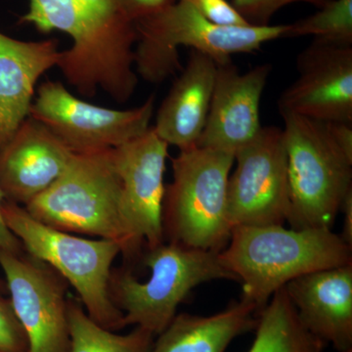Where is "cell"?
<instances>
[{
  "mask_svg": "<svg viewBox=\"0 0 352 352\" xmlns=\"http://www.w3.org/2000/svg\"><path fill=\"white\" fill-rule=\"evenodd\" d=\"M21 18L41 32H63L73 39L57 67L82 96L103 90L119 103L131 98L138 85L134 66L135 21L124 0H29Z\"/></svg>",
  "mask_w": 352,
  "mask_h": 352,
  "instance_id": "1",
  "label": "cell"
},
{
  "mask_svg": "<svg viewBox=\"0 0 352 352\" xmlns=\"http://www.w3.org/2000/svg\"><path fill=\"white\" fill-rule=\"evenodd\" d=\"M219 256L242 284L243 300L256 305L259 314L292 280L352 263V248L332 229L242 226L233 227Z\"/></svg>",
  "mask_w": 352,
  "mask_h": 352,
  "instance_id": "2",
  "label": "cell"
},
{
  "mask_svg": "<svg viewBox=\"0 0 352 352\" xmlns=\"http://www.w3.org/2000/svg\"><path fill=\"white\" fill-rule=\"evenodd\" d=\"M135 25L136 74L155 85L182 69L179 46L204 53L222 65L232 62L233 55L256 52L264 43L283 38L287 29V25H217L184 0L135 21Z\"/></svg>",
  "mask_w": 352,
  "mask_h": 352,
  "instance_id": "3",
  "label": "cell"
},
{
  "mask_svg": "<svg viewBox=\"0 0 352 352\" xmlns=\"http://www.w3.org/2000/svg\"><path fill=\"white\" fill-rule=\"evenodd\" d=\"M140 256L150 270L149 278L139 281L127 266L113 268L110 296L124 314L126 327L143 328L155 337L170 325L180 303L197 286L212 280L237 281L219 252L164 241Z\"/></svg>",
  "mask_w": 352,
  "mask_h": 352,
  "instance_id": "4",
  "label": "cell"
},
{
  "mask_svg": "<svg viewBox=\"0 0 352 352\" xmlns=\"http://www.w3.org/2000/svg\"><path fill=\"white\" fill-rule=\"evenodd\" d=\"M1 212L25 251L50 265L75 289L92 320L113 332L126 328L124 314L110 296L113 261L122 254L117 242L87 239L53 228L11 201H3Z\"/></svg>",
  "mask_w": 352,
  "mask_h": 352,
  "instance_id": "5",
  "label": "cell"
},
{
  "mask_svg": "<svg viewBox=\"0 0 352 352\" xmlns=\"http://www.w3.org/2000/svg\"><path fill=\"white\" fill-rule=\"evenodd\" d=\"M232 153L195 147L171 160L173 182L166 186L163 229L166 242L220 252L230 240L227 185Z\"/></svg>",
  "mask_w": 352,
  "mask_h": 352,
  "instance_id": "6",
  "label": "cell"
},
{
  "mask_svg": "<svg viewBox=\"0 0 352 352\" xmlns=\"http://www.w3.org/2000/svg\"><path fill=\"white\" fill-rule=\"evenodd\" d=\"M120 191L113 149L73 153L56 182L24 208L53 228L115 241L126 259L129 243L120 214Z\"/></svg>",
  "mask_w": 352,
  "mask_h": 352,
  "instance_id": "7",
  "label": "cell"
},
{
  "mask_svg": "<svg viewBox=\"0 0 352 352\" xmlns=\"http://www.w3.org/2000/svg\"><path fill=\"white\" fill-rule=\"evenodd\" d=\"M288 160L289 214L293 229H332L352 191V159L333 141L327 124L282 115Z\"/></svg>",
  "mask_w": 352,
  "mask_h": 352,
  "instance_id": "8",
  "label": "cell"
},
{
  "mask_svg": "<svg viewBox=\"0 0 352 352\" xmlns=\"http://www.w3.org/2000/svg\"><path fill=\"white\" fill-rule=\"evenodd\" d=\"M155 96L138 107L117 110L94 105L67 89L63 83L46 80L38 88L30 117L41 122L76 154L119 147L149 131Z\"/></svg>",
  "mask_w": 352,
  "mask_h": 352,
  "instance_id": "9",
  "label": "cell"
},
{
  "mask_svg": "<svg viewBox=\"0 0 352 352\" xmlns=\"http://www.w3.org/2000/svg\"><path fill=\"white\" fill-rule=\"evenodd\" d=\"M227 185L231 227L283 226L289 214L288 160L283 129L263 126L235 153Z\"/></svg>",
  "mask_w": 352,
  "mask_h": 352,
  "instance_id": "10",
  "label": "cell"
},
{
  "mask_svg": "<svg viewBox=\"0 0 352 352\" xmlns=\"http://www.w3.org/2000/svg\"><path fill=\"white\" fill-rule=\"evenodd\" d=\"M0 267L29 352H69L68 282L25 250L0 252Z\"/></svg>",
  "mask_w": 352,
  "mask_h": 352,
  "instance_id": "11",
  "label": "cell"
},
{
  "mask_svg": "<svg viewBox=\"0 0 352 352\" xmlns=\"http://www.w3.org/2000/svg\"><path fill=\"white\" fill-rule=\"evenodd\" d=\"M168 145L153 127L126 144L113 148V159L122 183L120 214L129 243L126 259L164 242V183Z\"/></svg>",
  "mask_w": 352,
  "mask_h": 352,
  "instance_id": "12",
  "label": "cell"
},
{
  "mask_svg": "<svg viewBox=\"0 0 352 352\" xmlns=\"http://www.w3.org/2000/svg\"><path fill=\"white\" fill-rule=\"evenodd\" d=\"M298 78L278 99L282 115L352 124V45L315 41L298 54Z\"/></svg>",
  "mask_w": 352,
  "mask_h": 352,
  "instance_id": "13",
  "label": "cell"
},
{
  "mask_svg": "<svg viewBox=\"0 0 352 352\" xmlns=\"http://www.w3.org/2000/svg\"><path fill=\"white\" fill-rule=\"evenodd\" d=\"M272 67L258 65L241 73L230 63L217 65L207 122L197 147L235 153L263 129L259 107Z\"/></svg>",
  "mask_w": 352,
  "mask_h": 352,
  "instance_id": "14",
  "label": "cell"
},
{
  "mask_svg": "<svg viewBox=\"0 0 352 352\" xmlns=\"http://www.w3.org/2000/svg\"><path fill=\"white\" fill-rule=\"evenodd\" d=\"M72 155L47 127L29 116L0 150L4 200L27 207L56 182Z\"/></svg>",
  "mask_w": 352,
  "mask_h": 352,
  "instance_id": "15",
  "label": "cell"
},
{
  "mask_svg": "<svg viewBox=\"0 0 352 352\" xmlns=\"http://www.w3.org/2000/svg\"><path fill=\"white\" fill-rule=\"evenodd\" d=\"M284 288L312 335L338 352H352V263L308 273Z\"/></svg>",
  "mask_w": 352,
  "mask_h": 352,
  "instance_id": "16",
  "label": "cell"
},
{
  "mask_svg": "<svg viewBox=\"0 0 352 352\" xmlns=\"http://www.w3.org/2000/svg\"><path fill=\"white\" fill-rule=\"evenodd\" d=\"M217 64L212 58L191 50L186 66L160 106L152 126L157 136L179 151L197 147L207 122Z\"/></svg>",
  "mask_w": 352,
  "mask_h": 352,
  "instance_id": "17",
  "label": "cell"
},
{
  "mask_svg": "<svg viewBox=\"0 0 352 352\" xmlns=\"http://www.w3.org/2000/svg\"><path fill=\"white\" fill-rule=\"evenodd\" d=\"M54 39L22 41L0 32V150L30 115L36 83L57 67Z\"/></svg>",
  "mask_w": 352,
  "mask_h": 352,
  "instance_id": "18",
  "label": "cell"
},
{
  "mask_svg": "<svg viewBox=\"0 0 352 352\" xmlns=\"http://www.w3.org/2000/svg\"><path fill=\"white\" fill-rule=\"evenodd\" d=\"M258 323V308L243 298L212 316L176 314L150 352H226L235 338L256 330Z\"/></svg>",
  "mask_w": 352,
  "mask_h": 352,
  "instance_id": "19",
  "label": "cell"
},
{
  "mask_svg": "<svg viewBox=\"0 0 352 352\" xmlns=\"http://www.w3.org/2000/svg\"><path fill=\"white\" fill-rule=\"evenodd\" d=\"M249 352H322L327 344L302 325L286 289H278L258 314Z\"/></svg>",
  "mask_w": 352,
  "mask_h": 352,
  "instance_id": "20",
  "label": "cell"
},
{
  "mask_svg": "<svg viewBox=\"0 0 352 352\" xmlns=\"http://www.w3.org/2000/svg\"><path fill=\"white\" fill-rule=\"evenodd\" d=\"M68 314L69 352H150L156 338L140 327L124 335L102 327L88 316L78 300L69 298Z\"/></svg>",
  "mask_w": 352,
  "mask_h": 352,
  "instance_id": "21",
  "label": "cell"
},
{
  "mask_svg": "<svg viewBox=\"0 0 352 352\" xmlns=\"http://www.w3.org/2000/svg\"><path fill=\"white\" fill-rule=\"evenodd\" d=\"M305 36L322 43L352 45V0H332L311 16L287 25L283 38Z\"/></svg>",
  "mask_w": 352,
  "mask_h": 352,
  "instance_id": "22",
  "label": "cell"
},
{
  "mask_svg": "<svg viewBox=\"0 0 352 352\" xmlns=\"http://www.w3.org/2000/svg\"><path fill=\"white\" fill-rule=\"evenodd\" d=\"M332 0H230L236 10L252 25H270L274 14L296 2H305L321 8Z\"/></svg>",
  "mask_w": 352,
  "mask_h": 352,
  "instance_id": "23",
  "label": "cell"
},
{
  "mask_svg": "<svg viewBox=\"0 0 352 352\" xmlns=\"http://www.w3.org/2000/svg\"><path fill=\"white\" fill-rule=\"evenodd\" d=\"M0 352H29L27 337L10 300L0 295Z\"/></svg>",
  "mask_w": 352,
  "mask_h": 352,
  "instance_id": "24",
  "label": "cell"
},
{
  "mask_svg": "<svg viewBox=\"0 0 352 352\" xmlns=\"http://www.w3.org/2000/svg\"><path fill=\"white\" fill-rule=\"evenodd\" d=\"M184 1L189 2L204 17L214 24L228 25V27L249 25L247 21L228 0H184Z\"/></svg>",
  "mask_w": 352,
  "mask_h": 352,
  "instance_id": "25",
  "label": "cell"
},
{
  "mask_svg": "<svg viewBox=\"0 0 352 352\" xmlns=\"http://www.w3.org/2000/svg\"><path fill=\"white\" fill-rule=\"evenodd\" d=\"M175 1L177 0H124L127 11L134 21L152 15Z\"/></svg>",
  "mask_w": 352,
  "mask_h": 352,
  "instance_id": "26",
  "label": "cell"
},
{
  "mask_svg": "<svg viewBox=\"0 0 352 352\" xmlns=\"http://www.w3.org/2000/svg\"><path fill=\"white\" fill-rule=\"evenodd\" d=\"M329 132L337 145L347 157L352 159V124L326 122Z\"/></svg>",
  "mask_w": 352,
  "mask_h": 352,
  "instance_id": "27",
  "label": "cell"
},
{
  "mask_svg": "<svg viewBox=\"0 0 352 352\" xmlns=\"http://www.w3.org/2000/svg\"><path fill=\"white\" fill-rule=\"evenodd\" d=\"M4 198L0 191V252H22L24 251L19 239L6 226L2 217L1 207Z\"/></svg>",
  "mask_w": 352,
  "mask_h": 352,
  "instance_id": "28",
  "label": "cell"
},
{
  "mask_svg": "<svg viewBox=\"0 0 352 352\" xmlns=\"http://www.w3.org/2000/svg\"><path fill=\"white\" fill-rule=\"evenodd\" d=\"M340 212H344V221L342 235L340 236L346 244L352 248V191L344 199Z\"/></svg>",
  "mask_w": 352,
  "mask_h": 352,
  "instance_id": "29",
  "label": "cell"
},
{
  "mask_svg": "<svg viewBox=\"0 0 352 352\" xmlns=\"http://www.w3.org/2000/svg\"><path fill=\"white\" fill-rule=\"evenodd\" d=\"M4 294H8L6 280H2L1 278H0V295H4Z\"/></svg>",
  "mask_w": 352,
  "mask_h": 352,
  "instance_id": "30",
  "label": "cell"
}]
</instances>
